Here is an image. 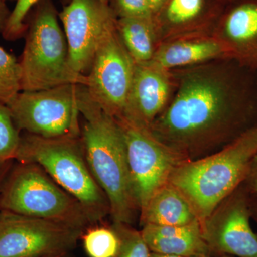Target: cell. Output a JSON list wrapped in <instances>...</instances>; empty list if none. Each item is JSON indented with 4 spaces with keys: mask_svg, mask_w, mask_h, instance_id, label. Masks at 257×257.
<instances>
[{
    "mask_svg": "<svg viewBox=\"0 0 257 257\" xmlns=\"http://www.w3.org/2000/svg\"><path fill=\"white\" fill-rule=\"evenodd\" d=\"M251 197L241 184L201 223L203 239L211 253L257 257V235L250 224Z\"/></svg>",
    "mask_w": 257,
    "mask_h": 257,
    "instance_id": "7c38bea8",
    "label": "cell"
},
{
    "mask_svg": "<svg viewBox=\"0 0 257 257\" xmlns=\"http://www.w3.org/2000/svg\"><path fill=\"white\" fill-rule=\"evenodd\" d=\"M142 235L151 252L193 257L210 255L199 221L183 226L146 224Z\"/></svg>",
    "mask_w": 257,
    "mask_h": 257,
    "instance_id": "e0dca14e",
    "label": "cell"
},
{
    "mask_svg": "<svg viewBox=\"0 0 257 257\" xmlns=\"http://www.w3.org/2000/svg\"><path fill=\"white\" fill-rule=\"evenodd\" d=\"M109 5L117 18H153L147 0H109Z\"/></svg>",
    "mask_w": 257,
    "mask_h": 257,
    "instance_id": "d4e9b609",
    "label": "cell"
},
{
    "mask_svg": "<svg viewBox=\"0 0 257 257\" xmlns=\"http://www.w3.org/2000/svg\"><path fill=\"white\" fill-rule=\"evenodd\" d=\"M0 210L57 221L84 231L94 225L80 203L34 163L19 162L11 168L0 190Z\"/></svg>",
    "mask_w": 257,
    "mask_h": 257,
    "instance_id": "8992f818",
    "label": "cell"
},
{
    "mask_svg": "<svg viewBox=\"0 0 257 257\" xmlns=\"http://www.w3.org/2000/svg\"><path fill=\"white\" fill-rule=\"evenodd\" d=\"M79 110L84 119L81 140L86 160L110 205L113 222L132 225L140 216L128 168L124 135L117 121L104 112L81 86Z\"/></svg>",
    "mask_w": 257,
    "mask_h": 257,
    "instance_id": "7a4b0ae2",
    "label": "cell"
},
{
    "mask_svg": "<svg viewBox=\"0 0 257 257\" xmlns=\"http://www.w3.org/2000/svg\"><path fill=\"white\" fill-rule=\"evenodd\" d=\"M150 257H184L179 256H175V255L163 254V253H158L151 252Z\"/></svg>",
    "mask_w": 257,
    "mask_h": 257,
    "instance_id": "4dcf8cb0",
    "label": "cell"
},
{
    "mask_svg": "<svg viewBox=\"0 0 257 257\" xmlns=\"http://www.w3.org/2000/svg\"><path fill=\"white\" fill-rule=\"evenodd\" d=\"M176 90L150 130L184 162L215 153L257 126V72L231 59L175 69Z\"/></svg>",
    "mask_w": 257,
    "mask_h": 257,
    "instance_id": "6da1fadb",
    "label": "cell"
},
{
    "mask_svg": "<svg viewBox=\"0 0 257 257\" xmlns=\"http://www.w3.org/2000/svg\"><path fill=\"white\" fill-rule=\"evenodd\" d=\"M135 66L115 28L96 50L85 86L89 97L115 119L124 112Z\"/></svg>",
    "mask_w": 257,
    "mask_h": 257,
    "instance_id": "30bf717a",
    "label": "cell"
},
{
    "mask_svg": "<svg viewBox=\"0 0 257 257\" xmlns=\"http://www.w3.org/2000/svg\"><path fill=\"white\" fill-rule=\"evenodd\" d=\"M81 86L21 91L8 105L17 127L44 138H80Z\"/></svg>",
    "mask_w": 257,
    "mask_h": 257,
    "instance_id": "52a82bcc",
    "label": "cell"
},
{
    "mask_svg": "<svg viewBox=\"0 0 257 257\" xmlns=\"http://www.w3.org/2000/svg\"><path fill=\"white\" fill-rule=\"evenodd\" d=\"M8 106L0 102V166L15 160L21 135Z\"/></svg>",
    "mask_w": 257,
    "mask_h": 257,
    "instance_id": "7402d4cb",
    "label": "cell"
},
{
    "mask_svg": "<svg viewBox=\"0 0 257 257\" xmlns=\"http://www.w3.org/2000/svg\"><path fill=\"white\" fill-rule=\"evenodd\" d=\"M256 152L257 126L215 153L179 164L169 182L201 224L243 183Z\"/></svg>",
    "mask_w": 257,
    "mask_h": 257,
    "instance_id": "3957f363",
    "label": "cell"
},
{
    "mask_svg": "<svg viewBox=\"0 0 257 257\" xmlns=\"http://www.w3.org/2000/svg\"><path fill=\"white\" fill-rule=\"evenodd\" d=\"M3 1H4V2H5V3H6V2H8V1H14V0H3Z\"/></svg>",
    "mask_w": 257,
    "mask_h": 257,
    "instance_id": "e575fe53",
    "label": "cell"
},
{
    "mask_svg": "<svg viewBox=\"0 0 257 257\" xmlns=\"http://www.w3.org/2000/svg\"><path fill=\"white\" fill-rule=\"evenodd\" d=\"M176 86L172 71L151 62L136 64L124 112L119 119L150 130L170 104Z\"/></svg>",
    "mask_w": 257,
    "mask_h": 257,
    "instance_id": "5bb4252c",
    "label": "cell"
},
{
    "mask_svg": "<svg viewBox=\"0 0 257 257\" xmlns=\"http://www.w3.org/2000/svg\"><path fill=\"white\" fill-rule=\"evenodd\" d=\"M168 0H147V4L150 7L152 15H155L158 13L159 10L165 5Z\"/></svg>",
    "mask_w": 257,
    "mask_h": 257,
    "instance_id": "83f0119b",
    "label": "cell"
},
{
    "mask_svg": "<svg viewBox=\"0 0 257 257\" xmlns=\"http://www.w3.org/2000/svg\"><path fill=\"white\" fill-rule=\"evenodd\" d=\"M41 0H16L4 31L2 35L6 40L13 41L23 36L28 29L27 19L31 10Z\"/></svg>",
    "mask_w": 257,
    "mask_h": 257,
    "instance_id": "cb8c5ba5",
    "label": "cell"
},
{
    "mask_svg": "<svg viewBox=\"0 0 257 257\" xmlns=\"http://www.w3.org/2000/svg\"><path fill=\"white\" fill-rule=\"evenodd\" d=\"M242 184L251 195H257V152L250 162L246 178Z\"/></svg>",
    "mask_w": 257,
    "mask_h": 257,
    "instance_id": "484cf974",
    "label": "cell"
},
{
    "mask_svg": "<svg viewBox=\"0 0 257 257\" xmlns=\"http://www.w3.org/2000/svg\"><path fill=\"white\" fill-rule=\"evenodd\" d=\"M140 224L183 226L199 221L192 207L170 182L157 191L140 211Z\"/></svg>",
    "mask_w": 257,
    "mask_h": 257,
    "instance_id": "ac0fdd59",
    "label": "cell"
},
{
    "mask_svg": "<svg viewBox=\"0 0 257 257\" xmlns=\"http://www.w3.org/2000/svg\"><path fill=\"white\" fill-rule=\"evenodd\" d=\"M251 217L257 221V195H252L251 197Z\"/></svg>",
    "mask_w": 257,
    "mask_h": 257,
    "instance_id": "f546056e",
    "label": "cell"
},
{
    "mask_svg": "<svg viewBox=\"0 0 257 257\" xmlns=\"http://www.w3.org/2000/svg\"><path fill=\"white\" fill-rule=\"evenodd\" d=\"M11 11L7 6L6 3L0 0V33L4 31L5 26L8 23V19L10 18Z\"/></svg>",
    "mask_w": 257,
    "mask_h": 257,
    "instance_id": "4316f807",
    "label": "cell"
},
{
    "mask_svg": "<svg viewBox=\"0 0 257 257\" xmlns=\"http://www.w3.org/2000/svg\"><path fill=\"white\" fill-rule=\"evenodd\" d=\"M111 227L119 241V249L115 257H150L151 251L143 239L141 231L124 223L113 222Z\"/></svg>",
    "mask_w": 257,
    "mask_h": 257,
    "instance_id": "603a6c76",
    "label": "cell"
},
{
    "mask_svg": "<svg viewBox=\"0 0 257 257\" xmlns=\"http://www.w3.org/2000/svg\"><path fill=\"white\" fill-rule=\"evenodd\" d=\"M84 230L0 210V257H49L70 253Z\"/></svg>",
    "mask_w": 257,
    "mask_h": 257,
    "instance_id": "ba28073f",
    "label": "cell"
},
{
    "mask_svg": "<svg viewBox=\"0 0 257 257\" xmlns=\"http://www.w3.org/2000/svg\"><path fill=\"white\" fill-rule=\"evenodd\" d=\"M68 46L71 67L84 74L92 66L101 42L116 28L109 4L99 0H71L59 13Z\"/></svg>",
    "mask_w": 257,
    "mask_h": 257,
    "instance_id": "8fae6325",
    "label": "cell"
},
{
    "mask_svg": "<svg viewBox=\"0 0 257 257\" xmlns=\"http://www.w3.org/2000/svg\"><path fill=\"white\" fill-rule=\"evenodd\" d=\"M124 135L134 192L140 211L161 187L168 183L174 170L184 161L149 128L124 119H116Z\"/></svg>",
    "mask_w": 257,
    "mask_h": 257,
    "instance_id": "9c48e42d",
    "label": "cell"
},
{
    "mask_svg": "<svg viewBox=\"0 0 257 257\" xmlns=\"http://www.w3.org/2000/svg\"><path fill=\"white\" fill-rule=\"evenodd\" d=\"M229 1H231V0H229Z\"/></svg>",
    "mask_w": 257,
    "mask_h": 257,
    "instance_id": "d590c367",
    "label": "cell"
},
{
    "mask_svg": "<svg viewBox=\"0 0 257 257\" xmlns=\"http://www.w3.org/2000/svg\"><path fill=\"white\" fill-rule=\"evenodd\" d=\"M229 0H168L154 15L158 45L184 37L213 35Z\"/></svg>",
    "mask_w": 257,
    "mask_h": 257,
    "instance_id": "4fadbf2b",
    "label": "cell"
},
{
    "mask_svg": "<svg viewBox=\"0 0 257 257\" xmlns=\"http://www.w3.org/2000/svg\"><path fill=\"white\" fill-rule=\"evenodd\" d=\"M82 239L89 257H115L119 249V238L111 227L91 226L84 231Z\"/></svg>",
    "mask_w": 257,
    "mask_h": 257,
    "instance_id": "44dd1931",
    "label": "cell"
},
{
    "mask_svg": "<svg viewBox=\"0 0 257 257\" xmlns=\"http://www.w3.org/2000/svg\"><path fill=\"white\" fill-rule=\"evenodd\" d=\"M116 29L135 63H147L152 60L158 47L152 19L117 18Z\"/></svg>",
    "mask_w": 257,
    "mask_h": 257,
    "instance_id": "d6986e66",
    "label": "cell"
},
{
    "mask_svg": "<svg viewBox=\"0 0 257 257\" xmlns=\"http://www.w3.org/2000/svg\"><path fill=\"white\" fill-rule=\"evenodd\" d=\"M68 1H71V0H68ZM99 1L102 2V3H106V4H109V0H99Z\"/></svg>",
    "mask_w": 257,
    "mask_h": 257,
    "instance_id": "836d02e7",
    "label": "cell"
},
{
    "mask_svg": "<svg viewBox=\"0 0 257 257\" xmlns=\"http://www.w3.org/2000/svg\"><path fill=\"white\" fill-rule=\"evenodd\" d=\"M49 257H74L70 253H64V254L57 255V256H49Z\"/></svg>",
    "mask_w": 257,
    "mask_h": 257,
    "instance_id": "1f68e13d",
    "label": "cell"
},
{
    "mask_svg": "<svg viewBox=\"0 0 257 257\" xmlns=\"http://www.w3.org/2000/svg\"><path fill=\"white\" fill-rule=\"evenodd\" d=\"M15 160L40 166L80 203L94 225L110 215L109 200L88 166L80 138H44L25 134Z\"/></svg>",
    "mask_w": 257,
    "mask_h": 257,
    "instance_id": "277c9868",
    "label": "cell"
},
{
    "mask_svg": "<svg viewBox=\"0 0 257 257\" xmlns=\"http://www.w3.org/2000/svg\"><path fill=\"white\" fill-rule=\"evenodd\" d=\"M193 257H213L211 256V255H199V256H196ZM224 257H229V256H224ZM230 257V256H229Z\"/></svg>",
    "mask_w": 257,
    "mask_h": 257,
    "instance_id": "d6a6232c",
    "label": "cell"
},
{
    "mask_svg": "<svg viewBox=\"0 0 257 257\" xmlns=\"http://www.w3.org/2000/svg\"><path fill=\"white\" fill-rule=\"evenodd\" d=\"M21 60L22 91H39L64 84L86 86L87 75L71 67L68 46L52 0H41L31 10Z\"/></svg>",
    "mask_w": 257,
    "mask_h": 257,
    "instance_id": "5b68a950",
    "label": "cell"
},
{
    "mask_svg": "<svg viewBox=\"0 0 257 257\" xmlns=\"http://www.w3.org/2000/svg\"><path fill=\"white\" fill-rule=\"evenodd\" d=\"M12 165H13V161L0 166V190H1L3 182H4L7 176L9 174L10 171L11 170Z\"/></svg>",
    "mask_w": 257,
    "mask_h": 257,
    "instance_id": "f1b7e54d",
    "label": "cell"
},
{
    "mask_svg": "<svg viewBox=\"0 0 257 257\" xmlns=\"http://www.w3.org/2000/svg\"><path fill=\"white\" fill-rule=\"evenodd\" d=\"M221 59H229L224 45L214 35H205L161 43L150 62L172 71Z\"/></svg>",
    "mask_w": 257,
    "mask_h": 257,
    "instance_id": "2e32d148",
    "label": "cell"
},
{
    "mask_svg": "<svg viewBox=\"0 0 257 257\" xmlns=\"http://www.w3.org/2000/svg\"><path fill=\"white\" fill-rule=\"evenodd\" d=\"M213 35L229 58L257 72V0H231Z\"/></svg>",
    "mask_w": 257,
    "mask_h": 257,
    "instance_id": "9a60e30c",
    "label": "cell"
},
{
    "mask_svg": "<svg viewBox=\"0 0 257 257\" xmlns=\"http://www.w3.org/2000/svg\"><path fill=\"white\" fill-rule=\"evenodd\" d=\"M22 73L16 57L0 47V102L8 106L21 92Z\"/></svg>",
    "mask_w": 257,
    "mask_h": 257,
    "instance_id": "ffe728a7",
    "label": "cell"
}]
</instances>
